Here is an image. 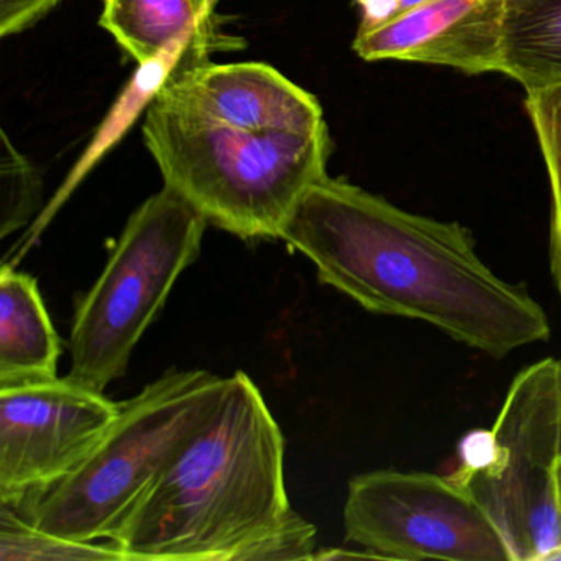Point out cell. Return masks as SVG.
I'll return each mask as SVG.
<instances>
[{"label":"cell","instance_id":"ffe728a7","mask_svg":"<svg viewBox=\"0 0 561 561\" xmlns=\"http://www.w3.org/2000/svg\"><path fill=\"white\" fill-rule=\"evenodd\" d=\"M554 481H557L558 502H560L561 508V458L558 459L557 466H554Z\"/></svg>","mask_w":561,"mask_h":561},{"label":"cell","instance_id":"ba28073f","mask_svg":"<svg viewBox=\"0 0 561 561\" xmlns=\"http://www.w3.org/2000/svg\"><path fill=\"white\" fill-rule=\"evenodd\" d=\"M119 412L65 377L0 387V505L19 507L73 474Z\"/></svg>","mask_w":561,"mask_h":561},{"label":"cell","instance_id":"9c48e42d","mask_svg":"<svg viewBox=\"0 0 561 561\" xmlns=\"http://www.w3.org/2000/svg\"><path fill=\"white\" fill-rule=\"evenodd\" d=\"M153 98L252 133L324 129L317 96L265 64L175 65Z\"/></svg>","mask_w":561,"mask_h":561},{"label":"cell","instance_id":"6da1fadb","mask_svg":"<svg viewBox=\"0 0 561 561\" xmlns=\"http://www.w3.org/2000/svg\"><path fill=\"white\" fill-rule=\"evenodd\" d=\"M280 239L369 313L422 321L494 359L550 340L545 308L482 261L468 228L403 211L346 180L314 183Z\"/></svg>","mask_w":561,"mask_h":561},{"label":"cell","instance_id":"44dd1931","mask_svg":"<svg viewBox=\"0 0 561 561\" xmlns=\"http://www.w3.org/2000/svg\"><path fill=\"white\" fill-rule=\"evenodd\" d=\"M554 560H561V548H560V550L557 551V553H554L553 560H551V561H554Z\"/></svg>","mask_w":561,"mask_h":561},{"label":"cell","instance_id":"3957f363","mask_svg":"<svg viewBox=\"0 0 561 561\" xmlns=\"http://www.w3.org/2000/svg\"><path fill=\"white\" fill-rule=\"evenodd\" d=\"M144 140L162 173L208 225L245 241L280 239L305 193L328 175V126L252 133L152 98Z\"/></svg>","mask_w":561,"mask_h":561},{"label":"cell","instance_id":"9a60e30c","mask_svg":"<svg viewBox=\"0 0 561 561\" xmlns=\"http://www.w3.org/2000/svg\"><path fill=\"white\" fill-rule=\"evenodd\" d=\"M531 126L537 133L541 156L547 165L551 190L550 239L548 262L554 288L561 300V84L531 91L525 100Z\"/></svg>","mask_w":561,"mask_h":561},{"label":"cell","instance_id":"4fadbf2b","mask_svg":"<svg viewBox=\"0 0 561 561\" xmlns=\"http://www.w3.org/2000/svg\"><path fill=\"white\" fill-rule=\"evenodd\" d=\"M501 73L527 93L561 84V0H502Z\"/></svg>","mask_w":561,"mask_h":561},{"label":"cell","instance_id":"52a82bcc","mask_svg":"<svg viewBox=\"0 0 561 561\" xmlns=\"http://www.w3.org/2000/svg\"><path fill=\"white\" fill-rule=\"evenodd\" d=\"M343 520L346 540L373 558L514 561L497 525L453 476L397 469L354 476Z\"/></svg>","mask_w":561,"mask_h":561},{"label":"cell","instance_id":"277c9868","mask_svg":"<svg viewBox=\"0 0 561 561\" xmlns=\"http://www.w3.org/2000/svg\"><path fill=\"white\" fill-rule=\"evenodd\" d=\"M229 377L170 369L121 402L73 474L15 511L41 530L77 541L113 540L179 446L215 412Z\"/></svg>","mask_w":561,"mask_h":561},{"label":"cell","instance_id":"5bb4252c","mask_svg":"<svg viewBox=\"0 0 561 561\" xmlns=\"http://www.w3.org/2000/svg\"><path fill=\"white\" fill-rule=\"evenodd\" d=\"M0 560L129 561L113 540L77 541L57 537L35 527L8 505H0Z\"/></svg>","mask_w":561,"mask_h":561},{"label":"cell","instance_id":"d6986e66","mask_svg":"<svg viewBox=\"0 0 561 561\" xmlns=\"http://www.w3.org/2000/svg\"><path fill=\"white\" fill-rule=\"evenodd\" d=\"M558 409H560V458H561V359H558Z\"/></svg>","mask_w":561,"mask_h":561},{"label":"cell","instance_id":"8fae6325","mask_svg":"<svg viewBox=\"0 0 561 561\" xmlns=\"http://www.w3.org/2000/svg\"><path fill=\"white\" fill-rule=\"evenodd\" d=\"M211 0H103L100 24L140 67L208 61L218 48L239 47L211 21Z\"/></svg>","mask_w":561,"mask_h":561},{"label":"cell","instance_id":"ac0fdd59","mask_svg":"<svg viewBox=\"0 0 561 561\" xmlns=\"http://www.w3.org/2000/svg\"><path fill=\"white\" fill-rule=\"evenodd\" d=\"M428 2L432 0H356L360 9L359 31L380 27Z\"/></svg>","mask_w":561,"mask_h":561},{"label":"cell","instance_id":"2e32d148","mask_svg":"<svg viewBox=\"0 0 561 561\" xmlns=\"http://www.w3.org/2000/svg\"><path fill=\"white\" fill-rule=\"evenodd\" d=\"M0 156V238L24 228L42 203L44 183L34 163L11 142L2 130Z\"/></svg>","mask_w":561,"mask_h":561},{"label":"cell","instance_id":"5b68a950","mask_svg":"<svg viewBox=\"0 0 561 561\" xmlns=\"http://www.w3.org/2000/svg\"><path fill=\"white\" fill-rule=\"evenodd\" d=\"M208 221L163 185L130 216L103 274L78 300L65 379L104 393L129 366L180 275L198 259Z\"/></svg>","mask_w":561,"mask_h":561},{"label":"cell","instance_id":"7a4b0ae2","mask_svg":"<svg viewBox=\"0 0 561 561\" xmlns=\"http://www.w3.org/2000/svg\"><path fill=\"white\" fill-rule=\"evenodd\" d=\"M129 561L313 560L317 527L291 508L285 438L238 370L113 538Z\"/></svg>","mask_w":561,"mask_h":561},{"label":"cell","instance_id":"7c38bea8","mask_svg":"<svg viewBox=\"0 0 561 561\" xmlns=\"http://www.w3.org/2000/svg\"><path fill=\"white\" fill-rule=\"evenodd\" d=\"M60 337L37 280L4 265L0 271V387L58 377Z\"/></svg>","mask_w":561,"mask_h":561},{"label":"cell","instance_id":"e0dca14e","mask_svg":"<svg viewBox=\"0 0 561 561\" xmlns=\"http://www.w3.org/2000/svg\"><path fill=\"white\" fill-rule=\"evenodd\" d=\"M58 4L60 0H0V35L21 34Z\"/></svg>","mask_w":561,"mask_h":561},{"label":"cell","instance_id":"8992f818","mask_svg":"<svg viewBox=\"0 0 561 561\" xmlns=\"http://www.w3.org/2000/svg\"><path fill=\"white\" fill-rule=\"evenodd\" d=\"M491 432L492 461L451 476L497 525L514 561H551L561 548L558 359L545 357L512 379Z\"/></svg>","mask_w":561,"mask_h":561},{"label":"cell","instance_id":"30bf717a","mask_svg":"<svg viewBox=\"0 0 561 561\" xmlns=\"http://www.w3.org/2000/svg\"><path fill=\"white\" fill-rule=\"evenodd\" d=\"M502 0H432L380 27L357 31L363 60L442 65L468 75L501 71Z\"/></svg>","mask_w":561,"mask_h":561}]
</instances>
